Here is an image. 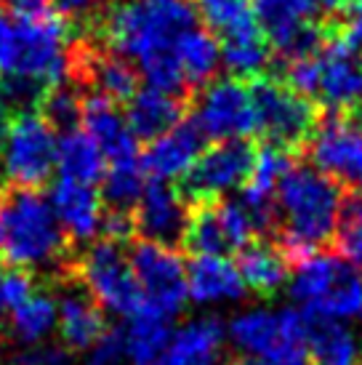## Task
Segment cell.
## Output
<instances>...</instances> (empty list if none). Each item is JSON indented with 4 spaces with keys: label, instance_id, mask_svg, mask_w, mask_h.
<instances>
[{
    "label": "cell",
    "instance_id": "1",
    "mask_svg": "<svg viewBox=\"0 0 362 365\" xmlns=\"http://www.w3.org/2000/svg\"><path fill=\"white\" fill-rule=\"evenodd\" d=\"M197 24L192 0H120L104 16V43L136 67L147 86L184 91L176 46Z\"/></svg>",
    "mask_w": 362,
    "mask_h": 365
},
{
    "label": "cell",
    "instance_id": "2",
    "mask_svg": "<svg viewBox=\"0 0 362 365\" xmlns=\"http://www.w3.org/2000/svg\"><path fill=\"white\" fill-rule=\"evenodd\" d=\"M72 38L56 14H0V78L11 99H32L67 81Z\"/></svg>",
    "mask_w": 362,
    "mask_h": 365
},
{
    "label": "cell",
    "instance_id": "3",
    "mask_svg": "<svg viewBox=\"0 0 362 365\" xmlns=\"http://www.w3.org/2000/svg\"><path fill=\"white\" fill-rule=\"evenodd\" d=\"M343 205V190L336 179L314 165H291L274 197L285 251L304 259L331 243L338 232Z\"/></svg>",
    "mask_w": 362,
    "mask_h": 365
},
{
    "label": "cell",
    "instance_id": "4",
    "mask_svg": "<svg viewBox=\"0 0 362 365\" xmlns=\"http://www.w3.org/2000/svg\"><path fill=\"white\" fill-rule=\"evenodd\" d=\"M67 256V235L35 190H11L0 197V262L24 272L56 269Z\"/></svg>",
    "mask_w": 362,
    "mask_h": 365
},
{
    "label": "cell",
    "instance_id": "5",
    "mask_svg": "<svg viewBox=\"0 0 362 365\" xmlns=\"http://www.w3.org/2000/svg\"><path fill=\"white\" fill-rule=\"evenodd\" d=\"M288 294L309 320H352L362 314V269L336 254L299 259L288 277Z\"/></svg>",
    "mask_w": 362,
    "mask_h": 365
},
{
    "label": "cell",
    "instance_id": "6",
    "mask_svg": "<svg viewBox=\"0 0 362 365\" xmlns=\"http://www.w3.org/2000/svg\"><path fill=\"white\" fill-rule=\"evenodd\" d=\"M224 336L240 355L269 365H309V317L299 307H248L232 314Z\"/></svg>",
    "mask_w": 362,
    "mask_h": 365
},
{
    "label": "cell",
    "instance_id": "7",
    "mask_svg": "<svg viewBox=\"0 0 362 365\" xmlns=\"http://www.w3.org/2000/svg\"><path fill=\"white\" fill-rule=\"evenodd\" d=\"M59 136L43 112L14 115L0 136V176L19 190H35L56 171Z\"/></svg>",
    "mask_w": 362,
    "mask_h": 365
},
{
    "label": "cell",
    "instance_id": "8",
    "mask_svg": "<svg viewBox=\"0 0 362 365\" xmlns=\"http://www.w3.org/2000/svg\"><path fill=\"white\" fill-rule=\"evenodd\" d=\"M83 291L107 312L131 320L141 312V294L131 269V259L120 240H99L81 256Z\"/></svg>",
    "mask_w": 362,
    "mask_h": 365
},
{
    "label": "cell",
    "instance_id": "9",
    "mask_svg": "<svg viewBox=\"0 0 362 365\" xmlns=\"http://www.w3.org/2000/svg\"><path fill=\"white\" fill-rule=\"evenodd\" d=\"M131 269L141 294V312L171 323L187 299V264L173 245L144 240L131 251Z\"/></svg>",
    "mask_w": 362,
    "mask_h": 365
},
{
    "label": "cell",
    "instance_id": "10",
    "mask_svg": "<svg viewBox=\"0 0 362 365\" xmlns=\"http://www.w3.org/2000/svg\"><path fill=\"white\" fill-rule=\"evenodd\" d=\"M202 139L213 142H245V136L259 131L256 123V102L253 88H248L240 78H222L202 86L195 102V118Z\"/></svg>",
    "mask_w": 362,
    "mask_h": 365
},
{
    "label": "cell",
    "instance_id": "11",
    "mask_svg": "<svg viewBox=\"0 0 362 365\" xmlns=\"http://www.w3.org/2000/svg\"><path fill=\"white\" fill-rule=\"evenodd\" d=\"M256 123L277 147H296L312 136L317 125V110L312 102L288 88L285 83L262 81L253 86Z\"/></svg>",
    "mask_w": 362,
    "mask_h": 365
},
{
    "label": "cell",
    "instance_id": "12",
    "mask_svg": "<svg viewBox=\"0 0 362 365\" xmlns=\"http://www.w3.org/2000/svg\"><path fill=\"white\" fill-rule=\"evenodd\" d=\"M259 232V224L251 211L234 200L224 203H205L197 213L190 216L184 240L195 254H234L251 245L253 235Z\"/></svg>",
    "mask_w": 362,
    "mask_h": 365
},
{
    "label": "cell",
    "instance_id": "13",
    "mask_svg": "<svg viewBox=\"0 0 362 365\" xmlns=\"http://www.w3.org/2000/svg\"><path fill=\"white\" fill-rule=\"evenodd\" d=\"M253 150L245 142H216L202 150L187 179V195L200 203H216L234 190H240L253 165Z\"/></svg>",
    "mask_w": 362,
    "mask_h": 365
},
{
    "label": "cell",
    "instance_id": "14",
    "mask_svg": "<svg viewBox=\"0 0 362 365\" xmlns=\"http://www.w3.org/2000/svg\"><path fill=\"white\" fill-rule=\"evenodd\" d=\"M309 155L314 168L338 184L362 190V123L349 118H331L314 125L309 136Z\"/></svg>",
    "mask_w": 362,
    "mask_h": 365
},
{
    "label": "cell",
    "instance_id": "15",
    "mask_svg": "<svg viewBox=\"0 0 362 365\" xmlns=\"http://www.w3.org/2000/svg\"><path fill=\"white\" fill-rule=\"evenodd\" d=\"M251 9L267 43L288 59L317 51L325 43L304 0H251Z\"/></svg>",
    "mask_w": 362,
    "mask_h": 365
},
{
    "label": "cell",
    "instance_id": "16",
    "mask_svg": "<svg viewBox=\"0 0 362 365\" xmlns=\"http://www.w3.org/2000/svg\"><path fill=\"white\" fill-rule=\"evenodd\" d=\"M317 93L325 107L341 112L349 110L362 99V56L360 48L346 38L322 43L317 48Z\"/></svg>",
    "mask_w": 362,
    "mask_h": 365
},
{
    "label": "cell",
    "instance_id": "17",
    "mask_svg": "<svg viewBox=\"0 0 362 365\" xmlns=\"http://www.w3.org/2000/svg\"><path fill=\"white\" fill-rule=\"evenodd\" d=\"M48 203L59 227L67 235V240L90 243L104 232V224H107L104 197L101 192H96L93 184L59 176L56 184L51 187Z\"/></svg>",
    "mask_w": 362,
    "mask_h": 365
},
{
    "label": "cell",
    "instance_id": "18",
    "mask_svg": "<svg viewBox=\"0 0 362 365\" xmlns=\"http://www.w3.org/2000/svg\"><path fill=\"white\" fill-rule=\"evenodd\" d=\"M190 216L187 200L168 182H150L133 205V227L150 243L173 245L184 240Z\"/></svg>",
    "mask_w": 362,
    "mask_h": 365
},
{
    "label": "cell",
    "instance_id": "19",
    "mask_svg": "<svg viewBox=\"0 0 362 365\" xmlns=\"http://www.w3.org/2000/svg\"><path fill=\"white\" fill-rule=\"evenodd\" d=\"M237 264L222 254H195L187 264V299L197 307L237 304L245 296Z\"/></svg>",
    "mask_w": 362,
    "mask_h": 365
},
{
    "label": "cell",
    "instance_id": "20",
    "mask_svg": "<svg viewBox=\"0 0 362 365\" xmlns=\"http://www.w3.org/2000/svg\"><path fill=\"white\" fill-rule=\"evenodd\" d=\"M202 153V133L195 123H176L160 136L150 139L147 153L141 155L144 171L152 182H176L192 171Z\"/></svg>",
    "mask_w": 362,
    "mask_h": 365
},
{
    "label": "cell",
    "instance_id": "21",
    "mask_svg": "<svg viewBox=\"0 0 362 365\" xmlns=\"http://www.w3.org/2000/svg\"><path fill=\"white\" fill-rule=\"evenodd\" d=\"M224 325L216 317H195L171 331L155 365H224Z\"/></svg>",
    "mask_w": 362,
    "mask_h": 365
},
{
    "label": "cell",
    "instance_id": "22",
    "mask_svg": "<svg viewBox=\"0 0 362 365\" xmlns=\"http://www.w3.org/2000/svg\"><path fill=\"white\" fill-rule=\"evenodd\" d=\"M291 155L285 153V147H264L253 155V165L248 179L242 184V205L251 211L259 230L274 219V197L280 187L282 176L291 168Z\"/></svg>",
    "mask_w": 362,
    "mask_h": 365
},
{
    "label": "cell",
    "instance_id": "23",
    "mask_svg": "<svg viewBox=\"0 0 362 365\" xmlns=\"http://www.w3.org/2000/svg\"><path fill=\"white\" fill-rule=\"evenodd\" d=\"M81 128L101 147L104 158H120L136 153V136L128 128L125 112L118 110V102L104 93H90L81 104Z\"/></svg>",
    "mask_w": 362,
    "mask_h": 365
},
{
    "label": "cell",
    "instance_id": "24",
    "mask_svg": "<svg viewBox=\"0 0 362 365\" xmlns=\"http://www.w3.org/2000/svg\"><path fill=\"white\" fill-rule=\"evenodd\" d=\"M107 331L101 307L86 291L67 288L56 302V334L70 352H86Z\"/></svg>",
    "mask_w": 362,
    "mask_h": 365
},
{
    "label": "cell",
    "instance_id": "25",
    "mask_svg": "<svg viewBox=\"0 0 362 365\" xmlns=\"http://www.w3.org/2000/svg\"><path fill=\"white\" fill-rule=\"evenodd\" d=\"M125 120L136 139H155L162 131L181 120V102L176 93L160 91V88H141L128 99Z\"/></svg>",
    "mask_w": 362,
    "mask_h": 365
},
{
    "label": "cell",
    "instance_id": "26",
    "mask_svg": "<svg viewBox=\"0 0 362 365\" xmlns=\"http://www.w3.org/2000/svg\"><path fill=\"white\" fill-rule=\"evenodd\" d=\"M176 67L181 72L184 88H202L216 78L222 67V43L216 41L211 30L195 24L176 46Z\"/></svg>",
    "mask_w": 362,
    "mask_h": 365
},
{
    "label": "cell",
    "instance_id": "27",
    "mask_svg": "<svg viewBox=\"0 0 362 365\" xmlns=\"http://www.w3.org/2000/svg\"><path fill=\"white\" fill-rule=\"evenodd\" d=\"M107 168L101 147L83 128H67L56 142V171L61 179L96 184Z\"/></svg>",
    "mask_w": 362,
    "mask_h": 365
},
{
    "label": "cell",
    "instance_id": "28",
    "mask_svg": "<svg viewBox=\"0 0 362 365\" xmlns=\"http://www.w3.org/2000/svg\"><path fill=\"white\" fill-rule=\"evenodd\" d=\"M237 269H240L245 288L262 296L277 294L280 288L288 285V277H291L285 251H280L277 245H269V243L245 245Z\"/></svg>",
    "mask_w": 362,
    "mask_h": 365
},
{
    "label": "cell",
    "instance_id": "29",
    "mask_svg": "<svg viewBox=\"0 0 362 365\" xmlns=\"http://www.w3.org/2000/svg\"><path fill=\"white\" fill-rule=\"evenodd\" d=\"M147 171L141 163L139 153L120 155V158H110L107 168L101 173V197L115 213L133 211L136 200L141 197L144 187H147Z\"/></svg>",
    "mask_w": 362,
    "mask_h": 365
},
{
    "label": "cell",
    "instance_id": "30",
    "mask_svg": "<svg viewBox=\"0 0 362 365\" xmlns=\"http://www.w3.org/2000/svg\"><path fill=\"white\" fill-rule=\"evenodd\" d=\"M362 346L352 328L341 320H309V363L360 365Z\"/></svg>",
    "mask_w": 362,
    "mask_h": 365
},
{
    "label": "cell",
    "instance_id": "31",
    "mask_svg": "<svg viewBox=\"0 0 362 365\" xmlns=\"http://www.w3.org/2000/svg\"><path fill=\"white\" fill-rule=\"evenodd\" d=\"M9 336L14 344L35 346L48 341L56 331V299L43 291H32L9 314Z\"/></svg>",
    "mask_w": 362,
    "mask_h": 365
},
{
    "label": "cell",
    "instance_id": "32",
    "mask_svg": "<svg viewBox=\"0 0 362 365\" xmlns=\"http://www.w3.org/2000/svg\"><path fill=\"white\" fill-rule=\"evenodd\" d=\"M171 325L168 320H160L155 314L139 312L131 317L128 328L123 331L125 339V355L131 365H155L168 346L171 339Z\"/></svg>",
    "mask_w": 362,
    "mask_h": 365
},
{
    "label": "cell",
    "instance_id": "33",
    "mask_svg": "<svg viewBox=\"0 0 362 365\" xmlns=\"http://www.w3.org/2000/svg\"><path fill=\"white\" fill-rule=\"evenodd\" d=\"M192 6L197 11V19L205 21L211 32L222 35V41L262 30L253 16L251 0H192Z\"/></svg>",
    "mask_w": 362,
    "mask_h": 365
},
{
    "label": "cell",
    "instance_id": "34",
    "mask_svg": "<svg viewBox=\"0 0 362 365\" xmlns=\"http://www.w3.org/2000/svg\"><path fill=\"white\" fill-rule=\"evenodd\" d=\"M222 64L234 78H256L269 64V43L262 30L222 41Z\"/></svg>",
    "mask_w": 362,
    "mask_h": 365
},
{
    "label": "cell",
    "instance_id": "35",
    "mask_svg": "<svg viewBox=\"0 0 362 365\" xmlns=\"http://www.w3.org/2000/svg\"><path fill=\"white\" fill-rule=\"evenodd\" d=\"M90 81L99 93L115 102H128L139 91V72L128 59L118 53H99L90 59Z\"/></svg>",
    "mask_w": 362,
    "mask_h": 365
},
{
    "label": "cell",
    "instance_id": "36",
    "mask_svg": "<svg viewBox=\"0 0 362 365\" xmlns=\"http://www.w3.org/2000/svg\"><path fill=\"white\" fill-rule=\"evenodd\" d=\"M81 104L83 99L75 93V88H70L67 83H59V86H53L48 88L46 93V99H43V115H46V120L56 128H72L78 118H81Z\"/></svg>",
    "mask_w": 362,
    "mask_h": 365
},
{
    "label": "cell",
    "instance_id": "37",
    "mask_svg": "<svg viewBox=\"0 0 362 365\" xmlns=\"http://www.w3.org/2000/svg\"><path fill=\"white\" fill-rule=\"evenodd\" d=\"M338 248L341 256L352 264H362V192L349 205H343V216L338 224Z\"/></svg>",
    "mask_w": 362,
    "mask_h": 365
},
{
    "label": "cell",
    "instance_id": "38",
    "mask_svg": "<svg viewBox=\"0 0 362 365\" xmlns=\"http://www.w3.org/2000/svg\"><path fill=\"white\" fill-rule=\"evenodd\" d=\"M32 277L24 269L0 264V317H9L32 294Z\"/></svg>",
    "mask_w": 362,
    "mask_h": 365
},
{
    "label": "cell",
    "instance_id": "39",
    "mask_svg": "<svg viewBox=\"0 0 362 365\" xmlns=\"http://www.w3.org/2000/svg\"><path fill=\"white\" fill-rule=\"evenodd\" d=\"M125 339L123 331H104V334L86 349V365H125Z\"/></svg>",
    "mask_w": 362,
    "mask_h": 365
},
{
    "label": "cell",
    "instance_id": "40",
    "mask_svg": "<svg viewBox=\"0 0 362 365\" xmlns=\"http://www.w3.org/2000/svg\"><path fill=\"white\" fill-rule=\"evenodd\" d=\"M3 365H70V349H64L61 344H48V341L21 346Z\"/></svg>",
    "mask_w": 362,
    "mask_h": 365
},
{
    "label": "cell",
    "instance_id": "41",
    "mask_svg": "<svg viewBox=\"0 0 362 365\" xmlns=\"http://www.w3.org/2000/svg\"><path fill=\"white\" fill-rule=\"evenodd\" d=\"M51 6L56 14H61L64 19H90L99 11H104L110 6V0H51Z\"/></svg>",
    "mask_w": 362,
    "mask_h": 365
},
{
    "label": "cell",
    "instance_id": "42",
    "mask_svg": "<svg viewBox=\"0 0 362 365\" xmlns=\"http://www.w3.org/2000/svg\"><path fill=\"white\" fill-rule=\"evenodd\" d=\"M11 14L16 16H46V14H53V6L51 0H9Z\"/></svg>",
    "mask_w": 362,
    "mask_h": 365
},
{
    "label": "cell",
    "instance_id": "43",
    "mask_svg": "<svg viewBox=\"0 0 362 365\" xmlns=\"http://www.w3.org/2000/svg\"><path fill=\"white\" fill-rule=\"evenodd\" d=\"M312 16H336L343 9V0H304Z\"/></svg>",
    "mask_w": 362,
    "mask_h": 365
},
{
    "label": "cell",
    "instance_id": "44",
    "mask_svg": "<svg viewBox=\"0 0 362 365\" xmlns=\"http://www.w3.org/2000/svg\"><path fill=\"white\" fill-rule=\"evenodd\" d=\"M346 41L352 43V46H357V48H362V0H360V6L354 9L352 19H349V32H346Z\"/></svg>",
    "mask_w": 362,
    "mask_h": 365
},
{
    "label": "cell",
    "instance_id": "45",
    "mask_svg": "<svg viewBox=\"0 0 362 365\" xmlns=\"http://www.w3.org/2000/svg\"><path fill=\"white\" fill-rule=\"evenodd\" d=\"M9 120H11V93L6 88V83L0 81V136L6 131Z\"/></svg>",
    "mask_w": 362,
    "mask_h": 365
},
{
    "label": "cell",
    "instance_id": "46",
    "mask_svg": "<svg viewBox=\"0 0 362 365\" xmlns=\"http://www.w3.org/2000/svg\"><path fill=\"white\" fill-rule=\"evenodd\" d=\"M232 365H269L267 360H262V357H251V355H240L237 360Z\"/></svg>",
    "mask_w": 362,
    "mask_h": 365
},
{
    "label": "cell",
    "instance_id": "47",
    "mask_svg": "<svg viewBox=\"0 0 362 365\" xmlns=\"http://www.w3.org/2000/svg\"><path fill=\"white\" fill-rule=\"evenodd\" d=\"M357 339H360V346H362V314H360V336Z\"/></svg>",
    "mask_w": 362,
    "mask_h": 365
},
{
    "label": "cell",
    "instance_id": "48",
    "mask_svg": "<svg viewBox=\"0 0 362 365\" xmlns=\"http://www.w3.org/2000/svg\"><path fill=\"white\" fill-rule=\"evenodd\" d=\"M360 102H362V99H360Z\"/></svg>",
    "mask_w": 362,
    "mask_h": 365
}]
</instances>
